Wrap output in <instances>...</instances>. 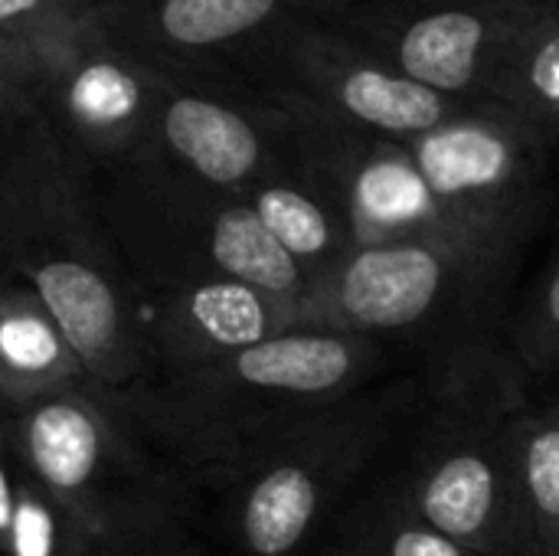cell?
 <instances>
[{
  "instance_id": "cell-1",
  "label": "cell",
  "mask_w": 559,
  "mask_h": 556,
  "mask_svg": "<svg viewBox=\"0 0 559 556\" xmlns=\"http://www.w3.org/2000/svg\"><path fill=\"white\" fill-rule=\"evenodd\" d=\"M0 252L59 318L95 390L141 433L154 370L144 288L102 213L95 174L36 108L3 111ZM144 436V433H141Z\"/></svg>"
},
{
  "instance_id": "cell-2",
  "label": "cell",
  "mask_w": 559,
  "mask_h": 556,
  "mask_svg": "<svg viewBox=\"0 0 559 556\" xmlns=\"http://www.w3.org/2000/svg\"><path fill=\"white\" fill-rule=\"evenodd\" d=\"M429 410L406 469L409 505L485 556H527L518 436L531 410L527 370L495 334L432 351Z\"/></svg>"
},
{
  "instance_id": "cell-3",
  "label": "cell",
  "mask_w": 559,
  "mask_h": 556,
  "mask_svg": "<svg viewBox=\"0 0 559 556\" xmlns=\"http://www.w3.org/2000/svg\"><path fill=\"white\" fill-rule=\"evenodd\" d=\"M380 364L377 338L288 331L154 387L141 433L193 485L226 492L255 442L367 390Z\"/></svg>"
},
{
  "instance_id": "cell-4",
  "label": "cell",
  "mask_w": 559,
  "mask_h": 556,
  "mask_svg": "<svg viewBox=\"0 0 559 556\" xmlns=\"http://www.w3.org/2000/svg\"><path fill=\"white\" fill-rule=\"evenodd\" d=\"M105 223L141 288L242 282L305 301L311 279L272 239L246 197L138 157L98 187Z\"/></svg>"
},
{
  "instance_id": "cell-5",
  "label": "cell",
  "mask_w": 559,
  "mask_h": 556,
  "mask_svg": "<svg viewBox=\"0 0 559 556\" xmlns=\"http://www.w3.org/2000/svg\"><path fill=\"white\" fill-rule=\"evenodd\" d=\"M0 452L95 531L115 537L187 521L197 488L95 387L3 413Z\"/></svg>"
},
{
  "instance_id": "cell-6",
  "label": "cell",
  "mask_w": 559,
  "mask_h": 556,
  "mask_svg": "<svg viewBox=\"0 0 559 556\" xmlns=\"http://www.w3.org/2000/svg\"><path fill=\"white\" fill-rule=\"evenodd\" d=\"M416 387L360 390L288 419L249 449L226 488V524L239 556H295L383 449Z\"/></svg>"
},
{
  "instance_id": "cell-7",
  "label": "cell",
  "mask_w": 559,
  "mask_h": 556,
  "mask_svg": "<svg viewBox=\"0 0 559 556\" xmlns=\"http://www.w3.org/2000/svg\"><path fill=\"white\" fill-rule=\"evenodd\" d=\"M518 262L439 242L357 246L298 308V331L360 338H488Z\"/></svg>"
},
{
  "instance_id": "cell-8",
  "label": "cell",
  "mask_w": 559,
  "mask_h": 556,
  "mask_svg": "<svg viewBox=\"0 0 559 556\" xmlns=\"http://www.w3.org/2000/svg\"><path fill=\"white\" fill-rule=\"evenodd\" d=\"M406 147L436 203L475 242L521 262L554 200L547 138L481 102Z\"/></svg>"
},
{
  "instance_id": "cell-9",
  "label": "cell",
  "mask_w": 559,
  "mask_h": 556,
  "mask_svg": "<svg viewBox=\"0 0 559 556\" xmlns=\"http://www.w3.org/2000/svg\"><path fill=\"white\" fill-rule=\"evenodd\" d=\"M278 108L288 118L298 170L347 216L357 246L439 242L491 252L436 203L406 141L350 128L298 95L282 98Z\"/></svg>"
},
{
  "instance_id": "cell-10",
  "label": "cell",
  "mask_w": 559,
  "mask_h": 556,
  "mask_svg": "<svg viewBox=\"0 0 559 556\" xmlns=\"http://www.w3.org/2000/svg\"><path fill=\"white\" fill-rule=\"evenodd\" d=\"M557 0H383L364 10L367 49L409 79L481 105L521 39Z\"/></svg>"
},
{
  "instance_id": "cell-11",
  "label": "cell",
  "mask_w": 559,
  "mask_h": 556,
  "mask_svg": "<svg viewBox=\"0 0 559 556\" xmlns=\"http://www.w3.org/2000/svg\"><path fill=\"white\" fill-rule=\"evenodd\" d=\"M288 66L298 98L350 128L393 141L423 138L472 105L409 79L377 52L321 29H305L292 39Z\"/></svg>"
},
{
  "instance_id": "cell-12",
  "label": "cell",
  "mask_w": 559,
  "mask_h": 556,
  "mask_svg": "<svg viewBox=\"0 0 559 556\" xmlns=\"http://www.w3.org/2000/svg\"><path fill=\"white\" fill-rule=\"evenodd\" d=\"M180 174L246 197L295 164L288 118L275 108H239L223 98L160 82L151 147Z\"/></svg>"
},
{
  "instance_id": "cell-13",
  "label": "cell",
  "mask_w": 559,
  "mask_h": 556,
  "mask_svg": "<svg viewBox=\"0 0 559 556\" xmlns=\"http://www.w3.org/2000/svg\"><path fill=\"white\" fill-rule=\"evenodd\" d=\"M298 308L301 301L295 298L242 282L144 288V334L154 387L242 347L298 331Z\"/></svg>"
},
{
  "instance_id": "cell-14",
  "label": "cell",
  "mask_w": 559,
  "mask_h": 556,
  "mask_svg": "<svg viewBox=\"0 0 559 556\" xmlns=\"http://www.w3.org/2000/svg\"><path fill=\"white\" fill-rule=\"evenodd\" d=\"M95 387L59 318L23 279L0 292V403L3 413L66 390Z\"/></svg>"
},
{
  "instance_id": "cell-15",
  "label": "cell",
  "mask_w": 559,
  "mask_h": 556,
  "mask_svg": "<svg viewBox=\"0 0 559 556\" xmlns=\"http://www.w3.org/2000/svg\"><path fill=\"white\" fill-rule=\"evenodd\" d=\"M0 541L7 556H138L144 541L154 534L147 531L134 537H115L95 531L10 456L0 462Z\"/></svg>"
},
{
  "instance_id": "cell-16",
  "label": "cell",
  "mask_w": 559,
  "mask_h": 556,
  "mask_svg": "<svg viewBox=\"0 0 559 556\" xmlns=\"http://www.w3.org/2000/svg\"><path fill=\"white\" fill-rule=\"evenodd\" d=\"M246 200L272 239L311 279V285L328 275L350 249H357L347 216L298 170V164L249 190Z\"/></svg>"
},
{
  "instance_id": "cell-17",
  "label": "cell",
  "mask_w": 559,
  "mask_h": 556,
  "mask_svg": "<svg viewBox=\"0 0 559 556\" xmlns=\"http://www.w3.org/2000/svg\"><path fill=\"white\" fill-rule=\"evenodd\" d=\"M334 547L347 556H485L426 521L409 505L400 475L347 511Z\"/></svg>"
},
{
  "instance_id": "cell-18",
  "label": "cell",
  "mask_w": 559,
  "mask_h": 556,
  "mask_svg": "<svg viewBox=\"0 0 559 556\" xmlns=\"http://www.w3.org/2000/svg\"><path fill=\"white\" fill-rule=\"evenodd\" d=\"M491 105L518 115L540 131L550 147L559 144V0L550 3L514 43L495 88Z\"/></svg>"
},
{
  "instance_id": "cell-19",
  "label": "cell",
  "mask_w": 559,
  "mask_h": 556,
  "mask_svg": "<svg viewBox=\"0 0 559 556\" xmlns=\"http://www.w3.org/2000/svg\"><path fill=\"white\" fill-rule=\"evenodd\" d=\"M518 495L527 556H559V403H531L521 419Z\"/></svg>"
},
{
  "instance_id": "cell-20",
  "label": "cell",
  "mask_w": 559,
  "mask_h": 556,
  "mask_svg": "<svg viewBox=\"0 0 559 556\" xmlns=\"http://www.w3.org/2000/svg\"><path fill=\"white\" fill-rule=\"evenodd\" d=\"M288 0H160L154 29L177 49H206L269 23Z\"/></svg>"
},
{
  "instance_id": "cell-21",
  "label": "cell",
  "mask_w": 559,
  "mask_h": 556,
  "mask_svg": "<svg viewBox=\"0 0 559 556\" xmlns=\"http://www.w3.org/2000/svg\"><path fill=\"white\" fill-rule=\"evenodd\" d=\"M508 344L527 374L550 377L559 364V246L511 321Z\"/></svg>"
},
{
  "instance_id": "cell-22",
  "label": "cell",
  "mask_w": 559,
  "mask_h": 556,
  "mask_svg": "<svg viewBox=\"0 0 559 556\" xmlns=\"http://www.w3.org/2000/svg\"><path fill=\"white\" fill-rule=\"evenodd\" d=\"M138 556H210L187 531V521L180 524H167L160 531H154L144 547L138 551Z\"/></svg>"
},
{
  "instance_id": "cell-23",
  "label": "cell",
  "mask_w": 559,
  "mask_h": 556,
  "mask_svg": "<svg viewBox=\"0 0 559 556\" xmlns=\"http://www.w3.org/2000/svg\"><path fill=\"white\" fill-rule=\"evenodd\" d=\"M324 556H347V554H344L341 547H331V551H328V554H324Z\"/></svg>"
},
{
  "instance_id": "cell-24",
  "label": "cell",
  "mask_w": 559,
  "mask_h": 556,
  "mask_svg": "<svg viewBox=\"0 0 559 556\" xmlns=\"http://www.w3.org/2000/svg\"><path fill=\"white\" fill-rule=\"evenodd\" d=\"M550 377H554V380H557V383H559V364H557V367H554V374H550Z\"/></svg>"
}]
</instances>
